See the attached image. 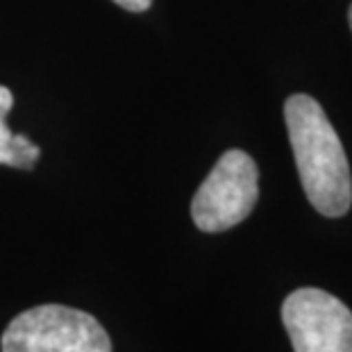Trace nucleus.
Here are the masks:
<instances>
[{
  "instance_id": "f257e3e1",
  "label": "nucleus",
  "mask_w": 352,
  "mask_h": 352,
  "mask_svg": "<svg viewBox=\"0 0 352 352\" xmlns=\"http://www.w3.org/2000/svg\"><path fill=\"white\" fill-rule=\"evenodd\" d=\"M284 121L307 200L318 214L339 219L352 205V175L343 144L325 109L307 94L284 102Z\"/></svg>"
},
{
  "instance_id": "f03ea898",
  "label": "nucleus",
  "mask_w": 352,
  "mask_h": 352,
  "mask_svg": "<svg viewBox=\"0 0 352 352\" xmlns=\"http://www.w3.org/2000/svg\"><path fill=\"white\" fill-rule=\"evenodd\" d=\"M3 352H111V341L91 314L39 305L7 325Z\"/></svg>"
},
{
  "instance_id": "7ed1b4c3",
  "label": "nucleus",
  "mask_w": 352,
  "mask_h": 352,
  "mask_svg": "<svg viewBox=\"0 0 352 352\" xmlns=\"http://www.w3.org/2000/svg\"><path fill=\"white\" fill-rule=\"evenodd\" d=\"M259 198V170L239 148L223 153L191 202V219L202 232H226L250 216Z\"/></svg>"
},
{
  "instance_id": "20e7f679",
  "label": "nucleus",
  "mask_w": 352,
  "mask_h": 352,
  "mask_svg": "<svg viewBox=\"0 0 352 352\" xmlns=\"http://www.w3.org/2000/svg\"><path fill=\"white\" fill-rule=\"evenodd\" d=\"M296 352H352V311L323 289H298L282 305Z\"/></svg>"
},
{
  "instance_id": "39448f33",
  "label": "nucleus",
  "mask_w": 352,
  "mask_h": 352,
  "mask_svg": "<svg viewBox=\"0 0 352 352\" xmlns=\"http://www.w3.org/2000/svg\"><path fill=\"white\" fill-rule=\"evenodd\" d=\"M0 164H7V166L14 168H32L36 164V160H32L30 155L16 148V144H14V132L10 130L3 114H0Z\"/></svg>"
},
{
  "instance_id": "423d86ee",
  "label": "nucleus",
  "mask_w": 352,
  "mask_h": 352,
  "mask_svg": "<svg viewBox=\"0 0 352 352\" xmlns=\"http://www.w3.org/2000/svg\"><path fill=\"white\" fill-rule=\"evenodd\" d=\"M116 5H121L123 10L127 12H146V10H151V5H153V0H114Z\"/></svg>"
},
{
  "instance_id": "0eeeda50",
  "label": "nucleus",
  "mask_w": 352,
  "mask_h": 352,
  "mask_svg": "<svg viewBox=\"0 0 352 352\" xmlns=\"http://www.w3.org/2000/svg\"><path fill=\"white\" fill-rule=\"evenodd\" d=\"M12 104H14V96H12V91H10L7 87L0 85V114L7 116V111L12 109Z\"/></svg>"
},
{
  "instance_id": "6e6552de",
  "label": "nucleus",
  "mask_w": 352,
  "mask_h": 352,
  "mask_svg": "<svg viewBox=\"0 0 352 352\" xmlns=\"http://www.w3.org/2000/svg\"><path fill=\"white\" fill-rule=\"evenodd\" d=\"M348 19H350V28H352V5H350V12H348Z\"/></svg>"
}]
</instances>
